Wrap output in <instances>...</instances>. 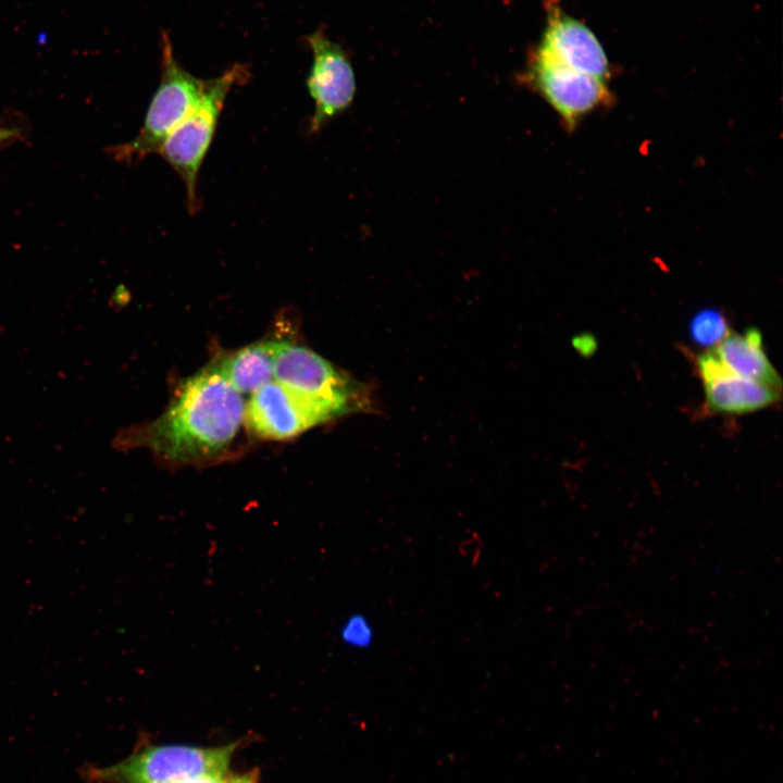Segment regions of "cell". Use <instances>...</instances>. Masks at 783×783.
<instances>
[{
    "label": "cell",
    "instance_id": "obj_1",
    "mask_svg": "<svg viewBox=\"0 0 783 783\" xmlns=\"http://www.w3.org/2000/svg\"><path fill=\"white\" fill-rule=\"evenodd\" d=\"M245 401L214 363L184 380L153 421L122 428L114 449L147 448L172 463L191 464L225 452L245 418Z\"/></svg>",
    "mask_w": 783,
    "mask_h": 783
},
{
    "label": "cell",
    "instance_id": "obj_2",
    "mask_svg": "<svg viewBox=\"0 0 783 783\" xmlns=\"http://www.w3.org/2000/svg\"><path fill=\"white\" fill-rule=\"evenodd\" d=\"M237 746L147 744L116 763L85 765L80 775L87 783H177L198 776L225 778Z\"/></svg>",
    "mask_w": 783,
    "mask_h": 783
},
{
    "label": "cell",
    "instance_id": "obj_3",
    "mask_svg": "<svg viewBox=\"0 0 783 783\" xmlns=\"http://www.w3.org/2000/svg\"><path fill=\"white\" fill-rule=\"evenodd\" d=\"M274 380L328 421L372 408L366 386L308 347L276 341Z\"/></svg>",
    "mask_w": 783,
    "mask_h": 783
},
{
    "label": "cell",
    "instance_id": "obj_4",
    "mask_svg": "<svg viewBox=\"0 0 783 783\" xmlns=\"http://www.w3.org/2000/svg\"><path fill=\"white\" fill-rule=\"evenodd\" d=\"M249 78L248 65L236 63L220 76L206 79L197 105L172 132L159 151L183 182L190 214H195L200 208L197 191L198 175L216 130L226 97L234 86H241Z\"/></svg>",
    "mask_w": 783,
    "mask_h": 783
},
{
    "label": "cell",
    "instance_id": "obj_5",
    "mask_svg": "<svg viewBox=\"0 0 783 783\" xmlns=\"http://www.w3.org/2000/svg\"><path fill=\"white\" fill-rule=\"evenodd\" d=\"M161 39L160 84L137 137L116 149V156L123 161L138 162L148 154L159 153L172 132L195 109L204 87L206 79L194 76L177 62L166 32Z\"/></svg>",
    "mask_w": 783,
    "mask_h": 783
},
{
    "label": "cell",
    "instance_id": "obj_6",
    "mask_svg": "<svg viewBox=\"0 0 783 783\" xmlns=\"http://www.w3.org/2000/svg\"><path fill=\"white\" fill-rule=\"evenodd\" d=\"M523 80L547 101L569 132L612 99L606 80L562 64L539 47L529 54Z\"/></svg>",
    "mask_w": 783,
    "mask_h": 783
},
{
    "label": "cell",
    "instance_id": "obj_7",
    "mask_svg": "<svg viewBox=\"0 0 783 783\" xmlns=\"http://www.w3.org/2000/svg\"><path fill=\"white\" fill-rule=\"evenodd\" d=\"M304 39L313 57L307 79L314 104L309 124L313 134L350 107L356 94V77L347 52L327 37L323 27Z\"/></svg>",
    "mask_w": 783,
    "mask_h": 783
},
{
    "label": "cell",
    "instance_id": "obj_8",
    "mask_svg": "<svg viewBox=\"0 0 783 783\" xmlns=\"http://www.w3.org/2000/svg\"><path fill=\"white\" fill-rule=\"evenodd\" d=\"M328 420L314 407L272 380L251 394L244 422L265 439H287Z\"/></svg>",
    "mask_w": 783,
    "mask_h": 783
},
{
    "label": "cell",
    "instance_id": "obj_9",
    "mask_svg": "<svg viewBox=\"0 0 783 783\" xmlns=\"http://www.w3.org/2000/svg\"><path fill=\"white\" fill-rule=\"evenodd\" d=\"M546 27L539 48L562 64L608 82L611 69L595 34L566 13L558 0H545Z\"/></svg>",
    "mask_w": 783,
    "mask_h": 783
},
{
    "label": "cell",
    "instance_id": "obj_10",
    "mask_svg": "<svg viewBox=\"0 0 783 783\" xmlns=\"http://www.w3.org/2000/svg\"><path fill=\"white\" fill-rule=\"evenodd\" d=\"M696 369L705 387L706 403L714 412L749 413L781 397L780 390L735 374L716 351L697 356Z\"/></svg>",
    "mask_w": 783,
    "mask_h": 783
},
{
    "label": "cell",
    "instance_id": "obj_11",
    "mask_svg": "<svg viewBox=\"0 0 783 783\" xmlns=\"http://www.w3.org/2000/svg\"><path fill=\"white\" fill-rule=\"evenodd\" d=\"M714 351L735 374L781 391V377L766 355L759 330L729 333Z\"/></svg>",
    "mask_w": 783,
    "mask_h": 783
},
{
    "label": "cell",
    "instance_id": "obj_12",
    "mask_svg": "<svg viewBox=\"0 0 783 783\" xmlns=\"http://www.w3.org/2000/svg\"><path fill=\"white\" fill-rule=\"evenodd\" d=\"M276 341H256L219 357L213 363L238 393L253 394L274 380Z\"/></svg>",
    "mask_w": 783,
    "mask_h": 783
},
{
    "label": "cell",
    "instance_id": "obj_13",
    "mask_svg": "<svg viewBox=\"0 0 783 783\" xmlns=\"http://www.w3.org/2000/svg\"><path fill=\"white\" fill-rule=\"evenodd\" d=\"M730 333L725 315L714 308L696 312L688 324V335L698 346L717 347Z\"/></svg>",
    "mask_w": 783,
    "mask_h": 783
},
{
    "label": "cell",
    "instance_id": "obj_14",
    "mask_svg": "<svg viewBox=\"0 0 783 783\" xmlns=\"http://www.w3.org/2000/svg\"><path fill=\"white\" fill-rule=\"evenodd\" d=\"M338 636L345 646L355 650H366L375 642V629L365 614L355 612L343 621Z\"/></svg>",
    "mask_w": 783,
    "mask_h": 783
},
{
    "label": "cell",
    "instance_id": "obj_15",
    "mask_svg": "<svg viewBox=\"0 0 783 783\" xmlns=\"http://www.w3.org/2000/svg\"><path fill=\"white\" fill-rule=\"evenodd\" d=\"M573 346L582 356H591L596 350L597 343L592 335L581 334L574 337Z\"/></svg>",
    "mask_w": 783,
    "mask_h": 783
},
{
    "label": "cell",
    "instance_id": "obj_16",
    "mask_svg": "<svg viewBox=\"0 0 783 783\" xmlns=\"http://www.w3.org/2000/svg\"><path fill=\"white\" fill-rule=\"evenodd\" d=\"M223 783H258V774L254 772L243 773L224 778Z\"/></svg>",
    "mask_w": 783,
    "mask_h": 783
},
{
    "label": "cell",
    "instance_id": "obj_17",
    "mask_svg": "<svg viewBox=\"0 0 783 783\" xmlns=\"http://www.w3.org/2000/svg\"><path fill=\"white\" fill-rule=\"evenodd\" d=\"M223 780H224V778L198 776V778L183 780L177 783H223Z\"/></svg>",
    "mask_w": 783,
    "mask_h": 783
},
{
    "label": "cell",
    "instance_id": "obj_18",
    "mask_svg": "<svg viewBox=\"0 0 783 783\" xmlns=\"http://www.w3.org/2000/svg\"><path fill=\"white\" fill-rule=\"evenodd\" d=\"M3 138L2 133L0 132V140Z\"/></svg>",
    "mask_w": 783,
    "mask_h": 783
}]
</instances>
